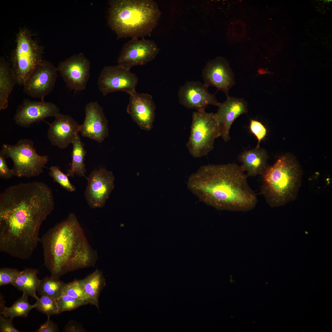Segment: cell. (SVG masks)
<instances>
[{"instance_id": "24", "label": "cell", "mask_w": 332, "mask_h": 332, "mask_svg": "<svg viewBox=\"0 0 332 332\" xmlns=\"http://www.w3.org/2000/svg\"><path fill=\"white\" fill-rule=\"evenodd\" d=\"M38 272L36 269L29 268L20 271L13 286L21 291L23 294L30 295L37 300L38 297L36 292L41 281L37 277Z\"/></svg>"}, {"instance_id": "11", "label": "cell", "mask_w": 332, "mask_h": 332, "mask_svg": "<svg viewBox=\"0 0 332 332\" xmlns=\"http://www.w3.org/2000/svg\"><path fill=\"white\" fill-rule=\"evenodd\" d=\"M57 69L69 88L76 92L86 89L90 77V62L82 53L61 62Z\"/></svg>"}, {"instance_id": "1", "label": "cell", "mask_w": 332, "mask_h": 332, "mask_svg": "<svg viewBox=\"0 0 332 332\" xmlns=\"http://www.w3.org/2000/svg\"><path fill=\"white\" fill-rule=\"evenodd\" d=\"M247 176L235 163L204 165L190 175L187 187L201 201L217 209L247 211L257 202Z\"/></svg>"}, {"instance_id": "30", "label": "cell", "mask_w": 332, "mask_h": 332, "mask_svg": "<svg viewBox=\"0 0 332 332\" xmlns=\"http://www.w3.org/2000/svg\"><path fill=\"white\" fill-rule=\"evenodd\" d=\"M49 173L54 181L65 189L70 192L75 191L76 188L69 181L68 175L61 171L58 167L54 166L50 167Z\"/></svg>"}, {"instance_id": "27", "label": "cell", "mask_w": 332, "mask_h": 332, "mask_svg": "<svg viewBox=\"0 0 332 332\" xmlns=\"http://www.w3.org/2000/svg\"><path fill=\"white\" fill-rule=\"evenodd\" d=\"M27 295H22L10 307L4 306L1 309V314L6 318L12 319L16 317H26L30 310L35 308L36 303L31 305L29 302Z\"/></svg>"}, {"instance_id": "22", "label": "cell", "mask_w": 332, "mask_h": 332, "mask_svg": "<svg viewBox=\"0 0 332 332\" xmlns=\"http://www.w3.org/2000/svg\"><path fill=\"white\" fill-rule=\"evenodd\" d=\"M78 281L88 299V303L99 309V298L106 285L102 272L96 269L84 278Z\"/></svg>"}, {"instance_id": "33", "label": "cell", "mask_w": 332, "mask_h": 332, "mask_svg": "<svg viewBox=\"0 0 332 332\" xmlns=\"http://www.w3.org/2000/svg\"><path fill=\"white\" fill-rule=\"evenodd\" d=\"M249 128L251 133L258 140V143L256 147H260V142L266 136V128L261 122L254 119L250 120Z\"/></svg>"}, {"instance_id": "7", "label": "cell", "mask_w": 332, "mask_h": 332, "mask_svg": "<svg viewBox=\"0 0 332 332\" xmlns=\"http://www.w3.org/2000/svg\"><path fill=\"white\" fill-rule=\"evenodd\" d=\"M16 45L11 53V68L16 84L23 85L31 71L42 59L44 48L32 38L27 28L21 29Z\"/></svg>"}, {"instance_id": "2", "label": "cell", "mask_w": 332, "mask_h": 332, "mask_svg": "<svg viewBox=\"0 0 332 332\" xmlns=\"http://www.w3.org/2000/svg\"><path fill=\"white\" fill-rule=\"evenodd\" d=\"M44 264L51 276L59 278L70 271L94 266L97 252L89 245L73 213L49 229L40 239Z\"/></svg>"}, {"instance_id": "6", "label": "cell", "mask_w": 332, "mask_h": 332, "mask_svg": "<svg viewBox=\"0 0 332 332\" xmlns=\"http://www.w3.org/2000/svg\"><path fill=\"white\" fill-rule=\"evenodd\" d=\"M1 150L6 158L12 160L14 166L11 172L18 177L38 176L49 160L48 156H40L37 153L31 139H21L13 145L3 144Z\"/></svg>"}, {"instance_id": "10", "label": "cell", "mask_w": 332, "mask_h": 332, "mask_svg": "<svg viewBox=\"0 0 332 332\" xmlns=\"http://www.w3.org/2000/svg\"><path fill=\"white\" fill-rule=\"evenodd\" d=\"M138 78L136 75L119 65L106 66L102 70L97 80L100 91L104 96L118 91L128 94L136 91Z\"/></svg>"}, {"instance_id": "32", "label": "cell", "mask_w": 332, "mask_h": 332, "mask_svg": "<svg viewBox=\"0 0 332 332\" xmlns=\"http://www.w3.org/2000/svg\"><path fill=\"white\" fill-rule=\"evenodd\" d=\"M20 271L14 268L4 267L0 269V286L13 285Z\"/></svg>"}, {"instance_id": "12", "label": "cell", "mask_w": 332, "mask_h": 332, "mask_svg": "<svg viewBox=\"0 0 332 332\" xmlns=\"http://www.w3.org/2000/svg\"><path fill=\"white\" fill-rule=\"evenodd\" d=\"M159 51L154 41L133 38L124 45L117 60L118 65L128 69L152 61Z\"/></svg>"}, {"instance_id": "16", "label": "cell", "mask_w": 332, "mask_h": 332, "mask_svg": "<svg viewBox=\"0 0 332 332\" xmlns=\"http://www.w3.org/2000/svg\"><path fill=\"white\" fill-rule=\"evenodd\" d=\"M208 87L199 81H189L180 89L178 97L180 103L187 108L197 111L205 110L213 105L219 107L221 103L214 95L210 93Z\"/></svg>"}, {"instance_id": "25", "label": "cell", "mask_w": 332, "mask_h": 332, "mask_svg": "<svg viewBox=\"0 0 332 332\" xmlns=\"http://www.w3.org/2000/svg\"><path fill=\"white\" fill-rule=\"evenodd\" d=\"M73 150L72 152V162L70 168L67 175L68 176L73 177L75 174L80 176H85L86 169L84 164L85 157L86 152L84 144L78 134L72 143Z\"/></svg>"}, {"instance_id": "23", "label": "cell", "mask_w": 332, "mask_h": 332, "mask_svg": "<svg viewBox=\"0 0 332 332\" xmlns=\"http://www.w3.org/2000/svg\"><path fill=\"white\" fill-rule=\"evenodd\" d=\"M16 84L10 64L3 56L0 57V110L8 106V98Z\"/></svg>"}, {"instance_id": "18", "label": "cell", "mask_w": 332, "mask_h": 332, "mask_svg": "<svg viewBox=\"0 0 332 332\" xmlns=\"http://www.w3.org/2000/svg\"><path fill=\"white\" fill-rule=\"evenodd\" d=\"M202 77L206 86L215 87L225 93L227 96L235 83L233 73L228 63L222 58H217L208 62L203 70Z\"/></svg>"}, {"instance_id": "9", "label": "cell", "mask_w": 332, "mask_h": 332, "mask_svg": "<svg viewBox=\"0 0 332 332\" xmlns=\"http://www.w3.org/2000/svg\"><path fill=\"white\" fill-rule=\"evenodd\" d=\"M57 70L51 62L42 60L28 76L23 85V91L28 96L44 100L53 90Z\"/></svg>"}, {"instance_id": "13", "label": "cell", "mask_w": 332, "mask_h": 332, "mask_svg": "<svg viewBox=\"0 0 332 332\" xmlns=\"http://www.w3.org/2000/svg\"><path fill=\"white\" fill-rule=\"evenodd\" d=\"M87 179L85 195L88 205L93 208L103 207L114 187L113 173L99 167L92 171Z\"/></svg>"}, {"instance_id": "15", "label": "cell", "mask_w": 332, "mask_h": 332, "mask_svg": "<svg viewBox=\"0 0 332 332\" xmlns=\"http://www.w3.org/2000/svg\"><path fill=\"white\" fill-rule=\"evenodd\" d=\"M127 111L142 129L149 131L153 128L156 106L152 97L148 93L135 91L129 94Z\"/></svg>"}, {"instance_id": "5", "label": "cell", "mask_w": 332, "mask_h": 332, "mask_svg": "<svg viewBox=\"0 0 332 332\" xmlns=\"http://www.w3.org/2000/svg\"><path fill=\"white\" fill-rule=\"evenodd\" d=\"M262 176L261 192L271 207L283 205L296 198L302 174L299 165L293 158L281 156Z\"/></svg>"}, {"instance_id": "4", "label": "cell", "mask_w": 332, "mask_h": 332, "mask_svg": "<svg viewBox=\"0 0 332 332\" xmlns=\"http://www.w3.org/2000/svg\"><path fill=\"white\" fill-rule=\"evenodd\" d=\"M109 5L108 24L118 39L149 36L161 15L152 0H112Z\"/></svg>"}, {"instance_id": "28", "label": "cell", "mask_w": 332, "mask_h": 332, "mask_svg": "<svg viewBox=\"0 0 332 332\" xmlns=\"http://www.w3.org/2000/svg\"><path fill=\"white\" fill-rule=\"evenodd\" d=\"M59 314L71 310L88 304L84 300L66 295L62 294L57 300Z\"/></svg>"}, {"instance_id": "14", "label": "cell", "mask_w": 332, "mask_h": 332, "mask_svg": "<svg viewBox=\"0 0 332 332\" xmlns=\"http://www.w3.org/2000/svg\"><path fill=\"white\" fill-rule=\"evenodd\" d=\"M60 113L59 108L53 103L25 99L17 109L14 119L17 125L27 128L34 123L48 117H55Z\"/></svg>"}, {"instance_id": "21", "label": "cell", "mask_w": 332, "mask_h": 332, "mask_svg": "<svg viewBox=\"0 0 332 332\" xmlns=\"http://www.w3.org/2000/svg\"><path fill=\"white\" fill-rule=\"evenodd\" d=\"M268 158L266 151L260 147L244 151L239 156L242 170L247 172V176H252L262 175L268 167Z\"/></svg>"}, {"instance_id": "3", "label": "cell", "mask_w": 332, "mask_h": 332, "mask_svg": "<svg viewBox=\"0 0 332 332\" xmlns=\"http://www.w3.org/2000/svg\"><path fill=\"white\" fill-rule=\"evenodd\" d=\"M54 206L52 189L43 182L12 185L0 193V223L21 229L40 228Z\"/></svg>"}, {"instance_id": "31", "label": "cell", "mask_w": 332, "mask_h": 332, "mask_svg": "<svg viewBox=\"0 0 332 332\" xmlns=\"http://www.w3.org/2000/svg\"><path fill=\"white\" fill-rule=\"evenodd\" d=\"M62 294L83 299L88 303V299L83 289L78 280L76 279L66 283L63 290Z\"/></svg>"}, {"instance_id": "26", "label": "cell", "mask_w": 332, "mask_h": 332, "mask_svg": "<svg viewBox=\"0 0 332 332\" xmlns=\"http://www.w3.org/2000/svg\"><path fill=\"white\" fill-rule=\"evenodd\" d=\"M66 284L59 278L47 276L41 280L37 291L41 296L49 297L57 300L62 295Z\"/></svg>"}, {"instance_id": "19", "label": "cell", "mask_w": 332, "mask_h": 332, "mask_svg": "<svg viewBox=\"0 0 332 332\" xmlns=\"http://www.w3.org/2000/svg\"><path fill=\"white\" fill-rule=\"evenodd\" d=\"M81 129V125L71 116L60 113L50 125L48 138L52 145L64 149L72 143Z\"/></svg>"}, {"instance_id": "34", "label": "cell", "mask_w": 332, "mask_h": 332, "mask_svg": "<svg viewBox=\"0 0 332 332\" xmlns=\"http://www.w3.org/2000/svg\"><path fill=\"white\" fill-rule=\"evenodd\" d=\"M14 176L11 170L8 168L6 159V156L3 152L0 151V177L4 180L11 179Z\"/></svg>"}, {"instance_id": "35", "label": "cell", "mask_w": 332, "mask_h": 332, "mask_svg": "<svg viewBox=\"0 0 332 332\" xmlns=\"http://www.w3.org/2000/svg\"><path fill=\"white\" fill-rule=\"evenodd\" d=\"M4 318L0 315V332H19L13 326L12 323L13 319Z\"/></svg>"}, {"instance_id": "36", "label": "cell", "mask_w": 332, "mask_h": 332, "mask_svg": "<svg viewBox=\"0 0 332 332\" xmlns=\"http://www.w3.org/2000/svg\"><path fill=\"white\" fill-rule=\"evenodd\" d=\"M49 316H47V321L41 325L36 331L37 332H57L59 330L57 325L50 319Z\"/></svg>"}, {"instance_id": "37", "label": "cell", "mask_w": 332, "mask_h": 332, "mask_svg": "<svg viewBox=\"0 0 332 332\" xmlns=\"http://www.w3.org/2000/svg\"><path fill=\"white\" fill-rule=\"evenodd\" d=\"M64 330L65 332H85V330L77 322L71 321L65 327Z\"/></svg>"}, {"instance_id": "17", "label": "cell", "mask_w": 332, "mask_h": 332, "mask_svg": "<svg viewBox=\"0 0 332 332\" xmlns=\"http://www.w3.org/2000/svg\"><path fill=\"white\" fill-rule=\"evenodd\" d=\"M85 117L81 125L82 136L100 143L109 135L108 120L98 102H91L85 107Z\"/></svg>"}, {"instance_id": "29", "label": "cell", "mask_w": 332, "mask_h": 332, "mask_svg": "<svg viewBox=\"0 0 332 332\" xmlns=\"http://www.w3.org/2000/svg\"><path fill=\"white\" fill-rule=\"evenodd\" d=\"M35 308L47 316L59 314L57 300L46 296H42L36 300Z\"/></svg>"}, {"instance_id": "20", "label": "cell", "mask_w": 332, "mask_h": 332, "mask_svg": "<svg viewBox=\"0 0 332 332\" xmlns=\"http://www.w3.org/2000/svg\"><path fill=\"white\" fill-rule=\"evenodd\" d=\"M214 117L219 129L220 137L227 142L230 139V131L232 124L240 115L248 111L247 102L243 99L227 96L221 103Z\"/></svg>"}, {"instance_id": "8", "label": "cell", "mask_w": 332, "mask_h": 332, "mask_svg": "<svg viewBox=\"0 0 332 332\" xmlns=\"http://www.w3.org/2000/svg\"><path fill=\"white\" fill-rule=\"evenodd\" d=\"M220 133L214 113L205 110L192 113L191 131L186 146L194 157L207 155L214 148L215 140Z\"/></svg>"}]
</instances>
